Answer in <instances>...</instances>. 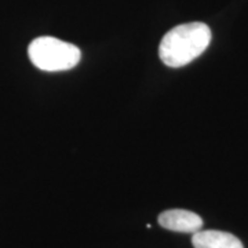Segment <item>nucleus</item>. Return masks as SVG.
<instances>
[{"label":"nucleus","instance_id":"nucleus-1","mask_svg":"<svg viewBox=\"0 0 248 248\" xmlns=\"http://www.w3.org/2000/svg\"><path fill=\"white\" fill-rule=\"evenodd\" d=\"M211 42V29L203 22L172 28L159 46V57L170 68H181L200 57Z\"/></svg>","mask_w":248,"mask_h":248},{"label":"nucleus","instance_id":"nucleus-2","mask_svg":"<svg viewBox=\"0 0 248 248\" xmlns=\"http://www.w3.org/2000/svg\"><path fill=\"white\" fill-rule=\"evenodd\" d=\"M28 54L36 68L46 72H62L75 68L81 58L79 47L51 36L36 37Z\"/></svg>","mask_w":248,"mask_h":248},{"label":"nucleus","instance_id":"nucleus-3","mask_svg":"<svg viewBox=\"0 0 248 248\" xmlns=\"http://www.w3.org/2000/svg\"><path fill=\"white\" fill-rule=\"evenodd\" d=\"M160 226L179 233H196L202 231L203 219L200 215L187 210H169L159 215Z\"/></svg>","mask_w":248,"mask_h":248},{"label":"nucleus","instance_id":"nucleus-4","mask_svg":"<svg viewBox=\"0 0 248 248\" xmlns=\"http://www.w3.org/2000/svg\"><path fill=\"white\" fill-rule=\"evenodd\" d=\"M195 248H244L243 243L232 233L221 231H199L193 233Z\"/></svg>","mask_w":248,"mask_h":248}]
</instances>
